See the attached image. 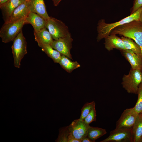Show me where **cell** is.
Returning <instances> with one entry per match:
<instances>
[{
    "label": "cell",
    "instance_id": "cell-1",
    "mask_svg": "<svg viewBox=\"0 0 142 142\" xmlns=\"http://www.w3.org/2000/svg\"><path fill=\"white\" fill-rule=\"evenodd\" d=\"M110 34H118L133 40L140 47L142 55V23L139 21H133L119 26Z\"/></svg>",
    "mask_w": 142,
    "mask_h": 142
},
{
    "label": "cell",
    "instance_id": "cell-2",
    "mask_svg": "<svg viewBox=\"0 0 142 142\" xmlns=\"http://www.w3.org/2000/svg\"><path fill=\"white\" fill-rule=\"evenodd\" d=\"M142 6L130 15L118 21L111 23H107L104 19L99 20L98 24V35L97 39L99 41L109 35L111 31L116 27L133 21H139Z\"/></svg>",
    "mask_w": 142,
    "mask_h": 142
},
{
    "label": "cell",
    "instance_id": "cell-3",
    "mask_svg": "<svg viewBox=\"0 0 142 142\" xmlns=\"http://www.w3.org/2000/svg\"><path fill=\"white\" fill-rule=\"evenodd\" d=\"M25 19L14 22L4 23L0 30V36L3 42L7 43L13 41L22 31L25 24Z\"/></svg>",
    "mask_w": 142,
    "mask_h": 142
},
{
    "label": "cell",
    "instance_id": "cell-4",
    "mask_svg": "<svg viewBox=\"0 0 142 142\" xmlns=\"http://www.w3.org/2000/svg\"><path fill=\"white\" fill-rule=\"evenodd\" d=\"M142 82V71L131 68L128 74L122 79L123 88L129 93L136 94L138 87Z\"/></svg>",
    "mask_w": 142,
    "mask_h": 142
},
{
    "label": "cell",
    "instance_id": "cell-5",
    "mask_svg": "<svg viewBox=\"0 0 142 142\" xmlns=\"http://www.w3.org/2000/svg\"><path fill=\"white\" fill-rule=\"evenodd\" d=\"M13 41L11 48L14 58V65L15 67L19 68L22 59L27 54V42L22 31Z\"/></svg>",
    "mask_w": 142,
    "mask_h": 142
},
{
    "label": "cell",
    "instance_id": "cell-6",
    "mask_svg": "<svg viewBox=\"0 0 142 142\" xmlns=\"http://www.w3.org/2000/svg\"><path fill=\"white\" fill-rule=\"evenodd\" d=\"M45 27L54 40L64 37L70 33L68 27L64 23L51 17L46 20Z\"/></svg>",
    "mask_w": 142,
    "mask_h": 142
},
{
    "label": "cell",
    "instance_id": "cell-7",
    "mask_svg": "<svg viewBox=\"0 0 142 142\" xmlns=\"http://www.w3.org/2000/svg\"><path fill=\"white\" fill-rule=\"evenodd\" d=\"M100 142H134L132 128H116Z\"/></svg>",
    "mask_w": 142,
    "mask_h": 142
},
{
    "label": "cell",
    "instance_id": "cell-8",
    "mask_svg": "<svg viewBox=\"0 0 142 142\" xmlns=\"http://www.w3.org/2000/svg\"><path fill=\"white\" fill-rule=\"evenodd\" d=\"M73 41L70 33L65 37L57 40H54L51 45L55 49L70 59H72L70 51Z\"/></svg>",
    "mask_w": 142,
    "mask_h": 142
},
{
    "label": "cell",
    "instance_id": "cell-9",
    "mask_svg": "<svg viewBox=\"0 0 142 142\" xmlns=\"http://www.w3.org/2000/svg\"><path fill=\"white\" fill-rule=\"evenodd\" d=\"M138 114L133 107L126 109L122 113L121 116L117 121L116 128H132Z\"/></svg>",
    "mask_w": 142,
    "mask_h": 142
},
{
    "label": "cell",
    "instance_id": "cell-10",
    "mask_svg": "<svg viewBox=\"0 0 142 142\" xmlns=\"http://www.w3.org/2000/svg\"><path fill=\"white\" fill-rule=\"evenodd\" d=\"M72 135L76 139L81 142L87 137L89 125L86 124L84 120H75L69 125Z\"/></svg>",
    "mask_w": 142,
    "mask_h": 142
},
{
    "label": "cell",
    "instance_id": "cell-11",
    "mask_svg": "<svg viewBox=\"0 0 142 142\" xmlns=\"http://www.w3.org/2000/svg\"><path fill=\"white\" fill-rule=\"evenodd\" d=\"M25 24H30L33 27L34 32H38L46 27V20L39 15L30 12L25 19Z\"/></svg>",
    "mask_w": 142,
    "mask_h": 142
},
{
    "label": "cell",
    "instance_id": "cell-12",
    "mask_svg": "<svg viewBox=\"0 0 142 142\" xmlns=\"http://www.w3.org/2000/svg\"><path fill=\"white\" fill-rule=\"evenodd\" d=\"M30 12L29 2L25 1L14 9L6 23L14 22L25 19Z\"/></svg>",
    "mask_w": 142,
    "mask_h": 142
},
{
    "label": "cell",
    "instance_id": "cell-13",
    "mask_svg": "<svg viewBox=\"0 0 142 142\" xmlns=\"http://www.w3.org/2000/svg\"><path fill=\"white\" fill-rule=\"evenodd\" d=\"M104 38L105 47L109 51L112 50L114 49L120 50L126 49L122 40L116 35L109 34Z\"/></svg>",
    "mask_w": 142,
    "mask_h": 142
},
{
    "label": "cell",
    "instance_id": "cell-14",
    "mask_svg": "<svg viewBox=\"0 0 142 142\" xmlns=\"http://www.w3.org/2000/svg\"><path fill=\"white\" fill-rule=\"evenodd\" d=\"M120 51L130 64L131 68L142 71V56L137 55L128 49H125Z\"/></svg>",
    "mask_w": 142,
    "mask_h": 142
},
{
    "label": "cell",
    "instance_id": "cell-15",
    "mask_svg": "<svg viewBox=\"0 0 142 142\" xmlns=\"http://www.w3.org/2000/svg\"><path fill=\"white\" fill-rule=\"evenodd\" d=\"M25 1L24 0H9L0 6L5 23L8 22L14 9Z\"/></svg>",
    "mask_w": 142,
    "mask_h": 142
},
{
    "label": "cell",
    "instance_id": "cell-16",
    "mask_svg": "<svg viewBox=\"0 0 142 142\" xmlns=\"http://www.w3.org/2000/svg\"><path fill=\"white\" fill-rule=\"evenodd\" d=\"M28 2L30 12L36 13L46 20L50 18L47 12L44 0H30Z\"/></svg>",
    "mask_w": 142,
    "mask_h": 142
},
{
    "label": "cell",
    "instance_id": "cell-17",
    "mask_svg": "<svg viewBox=\"0 0 142 142\" xmlns=\"http://www.w3.org/2000/svg\"><path fill=\"white\" fill-rule=\"evenodd\" d=\"M35 39L40 47L43 44H49L51 45L53 40L50 33L46 27L39 31L34 32Z\"/></svg>",
    "mask_w": 142,
    "mask_h": 142
},
{
    "label": "cell",
    "instance_id": "cell-18",
    "mask_svg": "<svg viewBox=\"0 0 142 142\" xmlns=\"http://www.w3.org/2000/svg\"><path fill=\"white\" fill-rule=\"evenodd\" d=\"M56 141L60 142H80L72 136L69 126L60 129L59 136Z\"/></svg>",
    "mask_w": 142,
    "mask_h": 142
},
{
    "label": "cell",
    "instance_id": "cell-19",
    "mask_svg": "<svg viewBox=\"0 0 142 142\" xmlns=\"http://www.w3.org/2000/svg\"><path fill=\"white\" fill-rule=\"evenodd\" d=\"M134 142H140L142 138V112L139 113L132 127Z\"/></svg>",
    "mask_w": 142,
    "mask_h": 142
},
{
    "label": "cell",
    "instance_id": "cell-20",
    "mask_svg": "<svg viewBox=\"0 0 142 142\" xmlns=\"http://www.w3.org/2000/svg\"><path fill=\"white\" fill-rule=\"evenodd\" d=\"M70 59L66 56L62 55L59 63L62 68L69 73L80 66V64L77 61H72Z\"/></svg>",
    "mask_w": 142,
    "mask_h": 142
},
{
    "label": "cell",
    "instance_id": "cell-21",
    "mask_svg": "<svg viewBox=\"0 0 142 142\" xmlns=\"http://www.w3.org/2000/svg\"><path fill=\"white\" fill-rule=\"evenodd\" d=\"M42 50L55 63H59L62 54L59 52L54 49L49 44H43L40 46Z\"/></svg>",
    "mask_w": 142,
    "mask_h": 142
},
{
    "label": "cell",
    "instance_id": "cell-22",
    "mask_svg": "<svg viewBox=\"0 0 142 142\" xmlns=\"http://www.w3.org/2000/svg\"><path fill=\"white\" fill-rule=\"evenodd\" d=\"M126 49L130 50L136 54L142 56L141 50L139 46L132 39L122 36L121 37Z\"/></svg>",
    "mask_w": 142,
    "mask_h": 142
},
{
    "label": "cell",
    "instance_id": "cell-23",
    "mask_svg": "<svg viewBox=\"0 0 142 142\" xmlns=\"http://www.w3.org/2000/svg\"><path fill=\"white\" fill-rule=\"evenodd\" d=\"M105 129L99 127H93L89 126L88 131L87 137L93 142H95L98 138L107 133Z\"/></svg>",
    "mask_w": 142,
    "mask_h": 142
},
{
    "label": "cell",
    "instance_id": "cell-24",
    "mask_svg": "<svg viewBox=\"0 0 142 142\" xmlns=\"http://www.w3.org/2000/svg\"><path fill=\"white\" fill-rule=\"evenodd\" d=\"M95 105V103L94 101L85 103L81 109V115L79 119L84 120Z\"/></svg>",
    "mask_w": 142,
    "mask_h": 142
},
{
    "label": "cell",
    "instance_id": "cell-25",
    "mask_svg": "<svg viewBox=\"0 0 142 142\" xmlns=\"http://www.w3.org/2000/svg\"><path fill=\"white\" fill-rule=\"evenodd\" d=\"M137 94L138 99L135 106L133 107L138 113L142 112V82L139 85Z\"/></svg>",
    "mask_w": 142,
    "mask_h": 142
},
{
    "label": "cell",
    "instance_id": "cell-26",
    "mask_svg": "<svg viewBox=\"0 0 142 142\" xmlns=\"http://www.w3.org/2000/svg\"><path fill=\"white\" fill-rule=\"evenodd\" d=\"M96 112L95 106L94 107L90 112L84 120V122L87 124L89 125L93 121H95L96 119Z\"/></svg>",
    "mask_w": 142,
    "mask_h": 142
},
{
    "label": "cell",
    "instance_id": "cell-27",
    "mask_svg": "<svg viewBox=\"0 0 142 142\" xmlns=\"http://www.w3.org/2000/svg\"><path fill=\"white\" fill-rule=\"evenodd\" d=\"M142 6V0H135L131 11V14L135 12Z\"/></svg>",
    "mask_w": 142,
    "mask_h": 142
},
{
    "label": "cell",
    "instance_id": "cell-28",
    "mask_svg": "<svg viewBox=\"0 0 142 142\" xmlns=\"http://www.w3.org/2000/svg\"><path fill=\"white\" fill-rule=\"evenodd\" d=\"M81 142H93V141L87 136L81 140Z\"/></svg>",
    "mask_w": 142,
    "mask_h": 142
},
{
    "label": "cell",
    "instance_id": "cell-29",
    "mask_svg": "<svg viewBox=\"0 0 142 142\" xmlns=\"http://www.w3.org/2000/svg\"><path fill=\"white\" fill-rule=\"evenodd\" d=\"M62 0H52L54 5L56 6L58 5Z\"/></svg>",
    "mask_w": 142,
    "mask_h": 142
},
{
    "label": "cell",
    "instance_id": "cell-30",
    "mask_svg": "<svg viewBox=\"0 0 142 142\" xmlns=\"http://www.w3.org/2000/svg\"><path fill=\"white\" fill-rule=\"evenodd\" d=\"M8 0H0V6L4 4Z\"/></svg>",
    "mask_w": 142,
    "mask_h": 142
},
{
    "label": "cell",
    "instance_id": "cell-31",
    "mask_svg": "<svg viewBox=\"0 0 142 142\" xmlns=\"http://www.w3.org/2000/svg\"><path fill=\"white\" fill-rule=\"evenodd\" d=\"M139 21L142 23V11L140 15Z\"/></svg>",
    "mask_w": 142,
    "mask_h": 142
},
{
    "label": "cell",
    "instance_id": "cell-32",
    "mask_svg": "<svg viewBox=\"0 0 142 142\" xmlns=\"http://www.w3.org/2000/svg\"><path fill=\"white\" fill-rule=\"evenodd\" d=\"M25 1H27V2H29L30 1V0H24Z\"/></svg>",
    "mask_w": 142,
    "mask_h": 142
},
{
    "label": "cell",
    "instance_id": "cell-33",
    "mask_svg": "<svg viewBox=\"0 0 142 142\" xmlns=\"http://www.w3.org/2000/svg\"><path fill=\"white\" fill-rule=\"evenodd\" d=\"M140 142H142V139H141V140L140 141Z\"/></svg>",
    "mask_w": 142,
    "mask_h": 142
}]
</instances>
